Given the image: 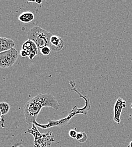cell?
I'll return each instance as SVG.
<instances>
[{"mask_svg":"<svg viewBox=\"0 0 132 147\" xmlns=\"http://www.w3.org/2000/svg\"><path fill=\"white\" fill-rule=\"evenodd\" d=\"M127 107L126 101L124 100L122 98H118L116 100L115 106H114V116H113V121L119 124L121 122V114L123 109Z\"/></svg>","mask_w":132,"mask_h":147,"instance_id":"7","label":"cell"},{"mask_svg":"<svg viewBox=\"0 0 132 147\" xmlns=\"http://www.w3.org/2000/svg\"><path fill=\"white\" fill-rule=\"evenodd\" d=\"M35 19V16L33 13L31 11L23 12L18 17V20L20 22L24 23H29L32 22Z\"/></svg>","mask_w":132,"mask_h":147,"instance_id":"10","label":"cell"},{"mask_svg":"<svg viewBox=\"0 0 132 147\" xmlns=\"http://www.w3.org/2000/svg\"><path fill=\"white\" fill-rule=\"evenodd\" d=\"M10 110V105L6 102H0V112L3 115L7 114Z\"/></svg>","mask_w":132,"mask_h":147,"instance_id":"11","label":"cell"},{"mask_svg":"<svg viewBox=\"0 0 132 147\" xmlns=\"http://www.w3.org/2000/svg\"><path fill=\"white\" fill-rule=\"evenodd\" d=\"M77 133L76 130L75 129H71L69 131V132H68V134H69V136L72 138V139H76V137H77Z\"/></svg>","mask_w":132,"mask_h":147,"instance_id":"14","label":"cell"},{"mask_svg":"<svg viewBox=\"0 0 132 147\" xmlns=\"http://www.w3.org/2000/svg\"><path fill=\"white\" fill-rule=\"evenodd\" d=\"M18 56L19 53L15 48L0 53V68L11 67L17 61Z\"/></svg>","mask_w":132,"mask_h":147,"instance_id":"5","label":"cell"},{"mask_svg":"<svg viewBox=\"0 0 132 147\" xmlns=\"http://www.w3.org/2000/svg\"><path fill=\"white\" fill-rule=\"evenodd\" d=\"M131 108H132V104H131Z\"/></svg>","mask_w":132,"mask_h":147,"instance_id":"18","label":"cell"},{"mask_svg":"<svg viewBox=\"0 0 132 147\" xmlns=\"http://www.w3.org/2000/svg\"><path fill=\"white\" fill-rule=\"evenodd\" d=\"M128 147H129V146H128Z\"/></svg>","mask_w":132,"mask_h":147,"instance_id":"19","label":"cell"},{"mask_svg":"<svg viewBox=\"0 0 132 147\" xmlns=\"http://www.w3.org/2000/svg\"><path fill=\"white\" fill-rule=\"evenodd\" d=\"M49 47L54 52H59L64 47V41L60 36L52 35L50 39Z\"/></svg>","mask_w":132,"mask_h":147,"instance_id":"8","label":"cell"},{"mask_svg":"<svg viewBox=\"0 0 132 147\" xmlns=\"http://www.w3.org/2000/svg\"><path fill=\"white\" fill-rule=\"evenodd\" d=\"M44 107L59 109L56 98L50 93H40L28 101L24 107V114L26 123L31 125L36 122V119Z\"/></svg>","mask_w":132,"mask_h":147,"instance_id":"1","label":"cell"},{"mask_svg":"<svg viewBox=\"0 0 132 147\" xmlns=\"http://www.w3.org/2000/svg\"><path fill=\"white\" fill-rule=\"evenodd\" d=\"M42 2H43V1H41H41H38V0H36L35 2H36V3H38V5H40V4H41V3H42Z\"/></svg>","mask_w":132,"mask_h":147,"instance_id":"15","label":"cell"},{"mask_svg":"<svg viewBox=\"0 0 132 147\" xmlns=\"http://www.w3.org/2000/svg\"><path fill=\"white\" fill-rule=\"evenodd\" d=\"M72 89L73 90H74V91L77 92L79 94V96L80 97H82V98L84 99V100L85 101V105L83 108H81V109L78 108L77 106H75L73 108V109L70 112L68 115L63 119H59L58 121H53L49 119L48 123L46 125H41V124H39L37 122H35L34 124L37 127H39L42 129H48V128H50V127H52L53 126L63 127V126H64L65 125H66L67 124H68L69 123L70 121L74 116H75L76 115H77L79 114H82L84 115H86L88 112L89 111V110L90 109V104L89 98L87 96H85L81 94L76 89L75 87H74V88H72Z\"/></svg>","mask_w":132,"mask_h":147,"instance_id":"2","label":"cell"},{"mask_svg":"<svg viewBox=\"0 0 132 147\" xmlns=\"http://www.w3.org/2000/svg\"><path fill=\"white\" fill-rule=\"evenodd\" d=\"M130 147H132V141L130 143V144H129V146Z\"/></svg>","mask_w":132,"mask_h":147,"instance_id":"17","label":"cell"},{"mask_svg":"<svg viewBox=\"0 0 132 147\" xmlns=\"http://www.w3.org/2000/svg\"><path fill=\"white\" fill-rule=\"evenodd\" d=\"M76 140L80 142V143H85L88 140V136L87 134L84 132H79L77 133V137H76Z\"/></svg>","mask_w":132,"mask_h":147,"instance_id":"12","label":"cell"},{"mask_svg":"<svg viewBox=\"0 0 132 147\" xmlns=\"http://www.w3.org/2000/svg\"><path fill=\"white\" fill-rule=\"evenodd\" d=\"M25 133L33 135L34 147H50L51 144L55 142L53 132L48 131L46 134H41L35 124L32 125V129H28Z\"/></svg>","mask_w":132,"mask_h":147,"instance_id":"4","label":"cell"},{"mask_svg":"<svg viewBox=\"0 0 132 147\" xmlns=\"http://www.w3.org/2000/svg\"><path fill=\"white\" fill-rule=\"evenodd\" d=\"M53 35L39 26H35L27 32L28 40L33 41L38 48V52L44 47H49L50 37Z\"/></svg>","mask_w":132,"mask_h":147,"instance_id":"3","label":"cell"},{"mask_svg":"<svg viewBox=\"0 0 132 147\" xmlns=\"http://www.w3.org/2000/svg\"><path fill=\"white\" fill-rule=\"evenodd\" d=\"M3 120V115L1 114V113L0 112V122L1 121H2Z\"/></svg>","mask_w":132,"mask_h":147,"instance_id":"16","label":"cell"},{"mask_svg":"<svg viewBox=\"0 0 132 147\" xmlns=\"http://www.w3.org/2000/svg\"><path fill=\"white\" fill-rule=\"evenodd\" d=\"M15 45V44L13 40L0 37V53L14 48Z\"/></svg>","mask_w":132,"mask_h":147,"instance_id":"9","label":"cell"},{"mask_svg":"<svg viewBox=\"0 0 132 147\" xmlns=\"http://www.w3.org/2000/svg\"><path fill=\"white\" fill-rule=\"evenodd\" d=\"M20 55L23 57H28L29 59H33L38 55V48L36 44L31 40H26L22 45Z\"/></svg>","mask_w":132,"mask_h":147,"instance_id":"6","label":"cell"},{"mask_svg":"<svg viewBox=\"0 0 132 147\" xmlns=\"http://www.w3.org/2000/svg\"><path fill=\"white\" fill-rule=\"evenodd\" d=\"M52 50L49 47H45L42 48L38 52V56H47L49 55L51 53Z\"/></svg>","mask_w":132,"mask_h":147,"instance_id":"13","label":"cell"}]
</instances>
